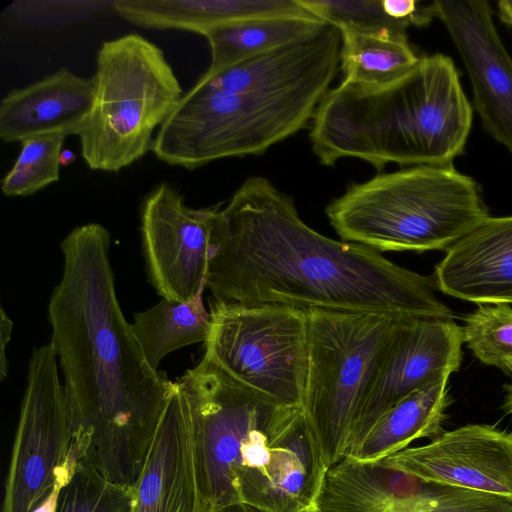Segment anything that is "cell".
<instances>
[{"instance_id":"obj_1","label":"cell","mask_w":512,"mask_h":512,"mask_svg":"<svg viewBox=\"0 0 512 512\" xmlns=\"http://www.w3.org/2000/svg\"><path fill=\"white\" fill-rule=\"evenodd\" d=\"M63 275L48 305L51 343L64 376L75 459L135 487L176 386L153 370L122 313L99 223L61 242Z\"/></svg>"},{"instance_id":"obj_2","label":"cell","mask_w":512,"mask_h":512,"mask_svg":"<svg viewBox=\"0 0 512 512\" xmlns=\"http://www.w3.org/2000/svg\"><path fill=\"white\" fill-rule=\"evenodd\" d=\"M206 287L225 303L454 317L436 297L433 278L318 233L293 199L262 176L247 178L218 211Z\"/></svg>"},{"instance_id":"obj_3","label":"cell","mask_w":512,"mask_h":512,"mask_svg":"<svg viewBox=\"0 0 512 512\" xmlns=\"http://www.w3.org/2000/svg\"><path fill=\"white\" fill-rule=\"evenodd\" d=\"M177 385L192 422L202 512L237 503L316 512L328 468L303 406L248 389L205 354Z\"/></svg>"},{"instance_id":"obj_4","label":"cell","mask_w":512,"mask_h":512,"mask_svg":"<svg viewBox=\"0 0 512 512\" xmlns=\"http://www.w3.org/2000/svg\"><path fill=\"white\" fill-rule=\"evenodd\" d=\"M473 119L453 60L419 57L385 84L341 82L311 121L309 138L321 164L361 159L377 171L400 166L452 165L463 153Z\"/></svg>"},{"instance_id":"obj_5","label":"cell","mask_w":512,"mask_h":512,"mask_svg":"<svg viewBox=\"0 0 512 512\" xmlns=\"http://www.w3.org/2000/svg\"><path fill=\"white\" fill-rule=\"evenodd\" d=\"M325 213L343 241L376 251L448 249L488 217L478 184L452 165L352 183Z\"/></svg>"},{"instance_id":"obj_6","label":"cell","mask_w":512,"mask_h":512,"mask_svg":"<svg viewBox=\"0 0 512 512\" xmlns=\"http://www.w3.org/2000/svg\"><path fill=\"white\" fill-rule=\"evenodd\" d=\"M319 82L294 90L230 92L198 80L159 127L152 152L193 170L229 157L259 155L312 121L330 90Z\"/></svg>"},{"instance_id":"obj_7","label":"cell","mask_w":512,"mask_h":512,"mask_svg":"<svg viewBox=\"0 0 512 512\" xmlns=\"http://www.w3.org/2000/svg\"><path fill=\"white\" fill-rule=\"evenodd\" d=\"M92 78L93 105L75 135L91 170L118 172L152 150L183 91L163 51L135 33L103 42Z\"/></svg>"},{"instance_id":"obj_8","label":"cell","mask_w":512,"mask_h":512,"mask_svg":"<svg viewBox=\"0 0 512 512\" xmlns=\"http://www.w3.org/2000/svg\"><path fill=\"white\" fill-rule=\"evenodd\" d=\"M306 314L303 407L329 468L345 456L356 413L397 318L326 309H310Z\"/></svg>"},{"instance_id":"obj_9","label":"cell","mask_w":512,"mask_h":512,"mask_svg":"<svg viewBox=\"0 0 512 512\" xmlns=\"http://www.w3.org/2000/svg\"><path fill=\"white\" fill-rule=\"evenodd\" d=\"M205 355L232 379L279 404L303 406L308 368L306 311L213 301Z\"/></svg>"},{"instance_id":"obj_10","label":"cell","mask_w":512,"mask_h":512,"mask_svg":"<svg viewBox=\"0 0 512 512\" xmlns=\"http://www.w3.org/2000/svg\"><path fill=\"white\" fill-rule=\"evenodd\" d=\"M77 464L52 343L33 349L1 512H32Z\"/></svg>"},{"instance_id":"obj_11","label":"cell","mask_w":512,"mask_h":512,"mask_svg":"<svg viewBox=\"0 0 512 512\" xmlns=\"http://www.w3.org/2000/svg\"><path fill=\"white\" fill-rule=\"evenodd\" d=\"M463 343V328L452 319L397 318L356 413L345 456L391 407L457 371Z\"/></svg>"},{"instance_id":"obj_12","label":"cell","mask_w":512,"mask_h":512,"mask_svg":"<svg viewBox=\"0 0 512 512\" xmlns=\"http://www.w3.org/2000/svg\"><path fill=\"white\" fill-rule=\"evenodd\" d=\"M219 206L194 209L171 185L160 183L140 207L148 278L166 300L186 303L206 287Z\"/></svg>"},{"instance_id":"obj_13","label":"cell","mask_w":512,"mask_h":512,"mask_svg":"<svg viewBox=\"0 0 512 512\" xmlns=\"http://www.w3.org/2000/svg\"><path fill=\"white\" fill-rule=\"evenodd\" d=\"M434 18L447 28L473 90L483 129L512 153V59L484 0L431 2Z\"/></svg>"},{"instance_id":"obj_14","label":"cell","mask_w":512,"mask_h":512,"mask_svg":"<svg viewBox=\"0 0 512 512\" xmlns=\"http://www.w3.org/2000/svg\"><path fill=\"white\" fill-rule=\"evenodd\" d=\"M381 462L424 482L512 498V433L470 424Z\"/></svg>"},{"instance_id":"obj_15","label":"cell","mask_w":512,"mask_h":512,"mask_svg":"<svg viewBox=\"0 0 512 512\" xmlns=\"http://www.w3.org/2000/svg\"><path fill=\"white\" fill-rule=\"evenodd\" d=\"M135 493L134 512H202L192 422L177 382Z\"/></svg>"},{"instance_id":"obj_16","label":"cell","mask_w":512,"mask_h":512,"mask_svg":"<svg viewBox=\"0 0 512 512\" xmlns=\"http://www.w3.org/2000/svg\"><path fill=\"white\" fill-rule=\"evenodd\" d=\"M342 36L327 23L319 30L273 47L215 75L201 76L209 86L230 92L281 93L307 85L332 83L340 68Z\"/></svg>"},{"instance_id":"obj_17","label":"cell","mask_w":512,"mask_h":512,"mask_svg":"<svg viewBox=\"0 0 512 512\" xmlns=\"http://www.w3.org/2000/svg\"><path fill=\"white\" fill-rule=\"evenodd\" d=\"M433 279L458 299L512 303V216L486 217L447 249Z\"/></svg>"},{"instance_id":"obj_18","label":"cell","mask_w":512,"mask_h":512,"mask_svg":"<svg viewBox=\"0 0 512 512\" xmlns=\"http://www.w3.org/2000/svg\"><path fill=\"white\" fill-rule=\"evenodd\" d=\"M440 487L381 461L344 457L326 470L316 512H419Z\"/></svg>"},{"instance_id":"obj_19","label":"cell","mask_w":512,"mask_h":512,"mask_svg":"<svg viewBox=\"0 0 512 512\" xmlns=\"http://www.w3.org/2000/svg\"><path fill=\"white\" fill-rule=\"evenodd\" d=\"M94 91L93 78L65 68L14 89L0 103V138L13 143L55 132L75 135L91 111Z\"/></svg>"},{"instance_id":"obj_20","label":"cell","mask_w":512,"mask_h":512,"mask_svg":"<svg viewBox=\"0 0 512 512\" xmlns=\"http://www.w3.org/2000/svg\"><path fill=\"white\" fill-rule=\"evenodd\" d=\"M112 6L120 17L138 27L204 36L232 22L311 14L298 0H118Z\"/></svg>"},{"instance_id":"obj_21","label":"cell","mask_w":512,"mask_h":512,"mask_svg":"<svg viewBox=\"0 0 512 512\" xmlns=\"http://www.w3.org/2000/svg\"><path fill=\"white\" fill-rule=\"evenodd\" d=\"M448 379H440L419 389L391 407L345 457L361 462H379L406 449L416 439H434L443 433Z\"/></svg>"},{"instance_id":"obj_22","label":"cell","mask_w":512,"mask_h":512,"mask_svg":"<svg viewBox=\"0 0 512 512\" xmlns=\"http://www.w3.org/2000/svg\"><path fill=\"white\" fill-rule=\"evenodd\" d=\"M327 22L314 14L242 20L210 30L205 37L211 63L209 77L253 55L313 33Z\"/></svg>"},{"instance_id":"obj_23","label":"cell","mask_w":512,"mask_h":512,"mask_svg":"<svg viewBox=\"0 0 512 512\" xmlns=\"http://www.w3.org/2000/svg\"><path fill=\"white\" fill-rule=\"evenodd\" d=\"M212 316L203 304L202 293L181 303L166 299L152 308L136 313L131 329L144 357L153 370L170 352L197 342H206Z\"/></svg>"},{"instance_id":"obj_24","label":"cell","mask_w":512,"mask_h":512,"mask_svg":"<svg viewBox=\"0 0 512 512\" xmlns=\"http://www.w3.org/2000/svg\"><path fill=\"white\" fill-rule=\"evenodd\" d=\"M339 30L342 36L340 69L343 82L385 84L403 75L419 59L408 42L406 32L390 29Z\"/></svg>"},{"instance_id":"obj_25","label":"cell","mask_w":512,"mask_h":512,"mask_svg":"<svg viewBox=\"0 0 512 512\" xmlns=\"http://www.w3.org/2000/svg\"><path fill=\"white\" fill-rule=\"evenodd\" d=\"M68 136L55 132L21 141L20 153L1 183L6 196H29L59 180L61 149Z\"/></svg>"},{"instance_id":"obj_26","label":"cell","mask_w":512,"mask_h":512,"mask_svg":"<svg viewBox=\"0 0 512 512\" xmlns=\"http://www.w3.org/2000/svg\"><path fill=\"white\" fill-rule=\"evenodd\" d=\"M135 487L112 482L77 462L62 487L55 512H134Z\"/></svg>"},{"instance_id":"obj_27","label":"cell","mask_w":512,"mask_h":512,"mask_svg":"<svg viewBox=\"0 0 512 512\" xmlns=\"http://www.w3.org/2000/svg\"><path fill=\"white\" fill-rule=\"evenodd\" d=\"M464 342L486 365L512 372V308L503 303L480 304L465 318Z\"/></svg>"},{"instance_id":"obj_28","label":"cell","mask_w":512,"mask_h":512,"mask_svg":"<svg viewBox=\"0 0 512 512\" xmlns=\"http://www.w3.org/2000/svg\"><path fill=\"white\" fill-rule=\"evenodd\" d=\"M419 512H512V498L441 486L433 502Z\"/></svg>"},{"instance_id":"obj_29","label":"cell","mask_w":512,"mask_h":512,"mask_svg":"<svg viewBox=\"0 0 512 512\" xmlns=\"http://www.w3.org/2000/svg\"><path fill=\"white\" fill-rule=\"evenodd\" d=\"M0 311V379L3 381L8 372L6 348L11 338L13 322L5 313L3 307Z\"/></svg>"},{"instance_id":"obj_30","label":"cell","mask_w":512,"mask_h":512,"mask_svg":"<svg viewBox=\"0 0 512 512\" xmlns=\"http://www.w3.org/2000/svg\"><path fill=\"white\" fill-rule=\"evenodd\" d=\"M74 469L70 472H67L66 474H64L62 477H60L58 479V481L56 482V484L54 485L52 490L48 493V495L44 498V500L32 512H55L59 493H60L62 487L71 478V476L74 472Z\"/></svg>"},{"instance_id":"obj_31","label":"cell","mask_w":512,"mask_h":512,"mask_svg":"<svg viewBox=\"0 0 512 512\" xmlns=\"http://www.w3.org/2000/svg\"><path fill=\"white\" fill-rule=\"evenodd\" d=\"M498 17L512 27V0H502L497 3Z\"/></svg>"},{"instance_id":"obj_32","label":"cell","mask_w":512,"mask_h":512,"mask_svg":"<svg viewBox=\"0 0 512 512\" xmlns=\"http://www.w3.org/2000/svg\"><path fill=\"white\" fill-rule=\"evenodd\" d=\"M208 512H263V511L257 507H254V506H251L248 504L237 503V504H232V505L212 509Z\"/></svg>"},{"instance_id":"obj_33","label":"cell","mask_w":512,"mask_h":512,"mask_svg":"<svg viewBox=\"0 0 512 512\" xmlns=\"http://www.w3.org/2000/svg\"><path fill=\"white\" fill-rule=\"evenodd\" d=\"M508 405H509L510 410H511V412H512V387H511L510 394H509V401H508Z\"/></svg>"}]
</instances>
